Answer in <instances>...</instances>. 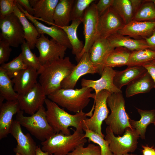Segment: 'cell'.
Returning <instances> with one entry per match:
<instances>
[{"label":"cell","instance_id":"6da1fadb","mask_svg":"<svg viewBox=\"0 0 155 155\" xmlns=\"http://www.w3.org/2000/svg\"><path fill=\"white\" fill-rule=\"evenodd\" d=\"M46 116L47 121L55 133H61L65 135L71 134L69 127L72 126L76 129H82V122L91 117L94 108L88 113L83 111L74 115L70 114L60 108L59 105L48 98L45 99Z\"/></svg>","mask_w":155,"mask_h":155},{"label":"cell","instance_id":"7a4b0ae2","mask_svg":"<svg viewBox=\"0 0 155 155\" xmlns=\"http://www.w3.org/2000/svg\"><path fill=\"white\" fill-rule=\"evenodd\" d=\"M75 65L67 57L42 66L38 71L39 83L46 96L61 88V82L71 73Z\"/></svg>","mask_w":155,"mask_h":155},{"label":"cell","instance_id":"3957f363","mask_svg":"<svg viewBox=\"0 0 155 155\" xmlns=\"http://www.w3.org/2000/svg\"><path fill=\"white\" fill-rule=\"evenodd\" d=\"M93 90L87 87L80 89L61 88L47 96L48 98L58 105L75 113L83 111L93 99Z\"/></svg>","mask_w":155,"mask_h":155},{"label":"cell","instance_id":"277c9868","mask_svg":"<svg viewBox=\"0 0 155 155\" xmlns=\"http://www.w3.org/2000/svg\"><path fill=\"white\" fill-rule=\"evenodd\" d=\"M84 135L82 129H76L70 135L55 133L42 142L41 149L53 155H67L79 146L87 142Z\"/></svg>","mask_w":155,"mask_h":155},{"label":"cell","instance_id":"5b68a950","mask_svg":"<svg viewBox=\"0 0 155 155\" xmlns=\"http://www.w3.org/2000/svg\"><path fill=\"white\" fill-rule=\"evenodd\" d=\"M107 103L111 113L104 121L114 134L122 135L127 128L132 127L125 111V100L122 92L111 94L107 99Z\"/></svg>","mask_w":155,"mask_h":155},{"label":"cell","instance_id":"8992f818","mask_svg":"<svg viewBox=\"0 0 155 155\" xmlns=\"http://www.w3.org/2000/svg\"><path fill=\"white\" fill-rule=\"evenodd\" d=\"M46 111L43 106L34 114L26 116L21 110L16 114V120L32 135L43 142L55 133L47 121Z\"/></svg>","mask_w":155,"mask_h":155},{"label":"cell","instance_id":"52a82bcc","mask_svg":"<svg viewBox=\"0 0 155 155\" xmlns=\"http://www.w3.org/2000/svg\"><path fill=\"white\" fill-rule=\"evenodd\" d=\"M105 140L109 142V148L113 154L124 155L133 152L137 149L139 135L133 127H127L122 136H115L111 128L107 126L106 129Z\"/></svg>","mask_w":155,"mask_h":155},{"label":"cell","instance_id":"ba28073f","mask_svg":"<svg viewBox=\"0 0 155 155\" xmlns=\"http://www.w3.org/2000/svg\"><path fill=\"white\" fill-rule=\"evenodd\" d=\"M95 95L94 112L92 116L82 122L83 129H88L96 133L103 138L105 136L102 131V125L108 116L109 111L107 107V99L111 94L108 91L103 90Z\"/></svg>","mask_w":155,"mask_h":155},{"label":"cell","instance_id":"9c48e42d","mask_svg":"<svg viewBox=\"0 0 155 155\" xmlns=\"http://www.w3.org/2000/svg\"><path fill=\"white\" fill-rule=\"evenodd\" d=\"M0 39L11 46L18 47L26 40L21 23L13 13L0 19Z\"/></svg>","mask_w":155,"mask_h":155},{"label":"cell","instance_id":"30bf717a","mask_svg":"<svg viewBox=\"0 0 155 155\" xmlns=\"http://www.w3.org/2000/svg\"><path fill=\"white\" fill-rule=\"evenodd\" d=\"M39 52L42 65L51 63L64 57L67 48L54 39H49L44 34H40L35 45Z\"/></svg>","mask_w":155,"mask_h":155},{"label":"cell","instance_id":"8fae6325","mask_svg":"<svg viewBox=\"0 0 155 155\" xmlns=\"http://www.w3.org/2000/svg\"><path fill=\"white\" fill-rule=\"evenodd\" d=\"M99 17L96 4L94 2L86 10L82 22L85 41L84 49L80 55V60L85 53L89 52L92 45L98 38Z\"/></svg>","mask_w":155,"mask_h":155},{"label":"cell","instance_id":"7c38bea8","mask_svg":"<svg viewBox=\"0 0 155 155\" xmlns=\"http://www.w3.org/2000/svg\"><path fill=\"white\" fill-rule=\"evenodd\" d=\"M46 96L42 86L38 82L27 92L18 94L17 100L20 110L31 115L43 106Z\"/></svg>","mask_w":155,"mask_h":155},{"label":"cell","instance_id":"4fadbf2b","mask_svg":"<svg viewBox=\"0 0 155 155\" xmlns=\"http://www.w3.org/2000/svg\"><path fill=\"white\" fill-rule=\"evenodd\" d=\"M125 24L112 7L99 17L98 38H107L121 30Z\"/></svg>","mask_w":155,"mask_h":155},{"label":"cell","instance_id":"5bb4252c","mask_svg":"<svg viewBox=\"0 0 155 155\" xmlns=\"http://www.w3.org/2000/svg\"><path fill=\"white\" fill-rule=\"evenodd\" d=\"M21 126L17 121L13 120L10 129V133L17 143L13 149L14 152L21 155H36L38 146L30 133H23Z\"/></svg>","mask_w":155,"mask_h":155},{"label":"cell","instance_id":"9a60e30c","mask_svg":"<svg viewBox=\"0 0 155 155\" xmlns=\"http://www.w3.org/2000/svg\"><path fill=\"white\" fill-rule=\"evenodd\" d=\"M98 73L90 58L89 52L85 53L75 65L71 73L62 82L61 88L74 89L79 79L87 74Z\"/></svg>","mask_w":155,"mask_h":155},{"label":"cell","instance_id":"2e32d148","mask_svg":"<svg viewBox=\"0 0 155 155\" xmlns=\"http://www.w3.org/2000/svg\"><path fill=\"white\" fill-rule=\"evenodd\" d=\"M116 70L113 68L105 67L101 75V78L96 80L83 78L81 80L82 87L91 88L95 91L96 94L103 90H106L111 94L122 92L121 90L114 85L113 80Z\"/></svg>","mask_w":155,"mask_h":155},{"label":"cell","instance_id":"e0dca14e","mask_svg":"<svg viewBox=\"0 0 155 155\" xmlns=\"http://www.w3.org/2000/svg\"><path fill=\"white\" fill-rule=\"evenodd\" d=\"M20 9L25 14L27 19L35 26L40 34H46L67 49H72L67 35L64 31L54 24L48 26L39 22L33 16L29 14L17 3Z\"/></svg>","mask_w":155,"mask_h":155},{"label":"cell","instance_id":"ac0fdd59","mask_svg":"<svg viewBox=\"0 0 155 155\" xmlns=\"http://www.w3.org/2000/svg\"><path fill=\"white\" fill-rule=\"evenodd\" d=\"M114 49L107 38H100L96 39L90 48L89 52L90 59L100 75L105 67L107 57Z\"/></svg>","mask_w":155,"mask_h":155},{"label":"cell","instance_id":"d6986e66","mask_svg":"<svg viewBox=\"0 0 155 155\" xmlns=\"http://www.w3.org/2000/svg\"><path fill=\"white\" fill-rule=\"evenodd\" d=\"M38 75L37 70L29 67L17 72L12 79L15 91L18 94L28 91L38 83Z\"/></svg>","mask_w":155,"mask_h":155},{"label":"cell","instance_id":"ffe728a7","mask_svg":"<svg viewBox=\"0 0 155 155\" xmlns=\"http://www.w3.org/2000/svg\"><path fill=\"white\" fill-rule=\"evenodd\" d=\"M155 28V21L132 20L117 32L136 39H145L150 36Z\"/></svg>","mask_w":155,"mask_h":155},{"label":"cell","instance_id":"44dd1931","mask_svg":"<svg viewBox=\"0 0 155 155\" xmlns=\"http://www.w3.org/2000/svg\"><path fill=\"white\" fill-rule=\"evenodd\" d=\"M34 9L33 16L49 25L54 24L53 16L59 0H29Z\"/></svg>","mask_w":155,"mask_h":155},{"label":"cell","instance_id":"7402d4cb","mask_svg":"<svg viewBox=\"0 0 155 155\" xmlns=\"http://www.w3.org/2000/svg\"><path fill=\"white\" fill-rule=\"evenodd\" d=\"M0 139L10 133L13 116L21 110L17 100L7 101L0 107Z\"/></svg>","mask_w":155,"mask_h":155},{"label":"cell","instance_id":"603a6c76","mask_svg":"<svg viewBox=\"0 0 155 155\" xmlns=\"http://www.w3.org/2000/svg\"><path fill=\"white\" fill-rule=\"evenodd\" d=\"M107 39L115 48L122 47L132 51L149 48L144 39H134L118 32L112 34Z\"/></svg>","mask_w":155,"mask_h":155},{"label":"cell","instance_id":"cb8c5ba5","mask_svg":"<svg viewBox=\"0 0 155 155\" xmlns=\"http://www.w3.org/2000/svg\"><path fill=\"white\" fill-rule=\"evenodd\" d=\"M154 81L147 71L127 85L126 97L129 98L137 94L148 92L154 88Z\"/></svg>","mask_w":155,"mask_h":155},{"label":"cell","instance_id":"d4e9b609","mask_svg":"<svg viewBox=\"0 0 155 155\" xmlns=\"http://www.w3.org/2000/svg\"><path fill=\"white\" fill-rule=\"evenodd\" d=\"M147 71L143 66L127 67L123 70L116 71L113 80L114 84L117 88L121 90L123 86L128 85Z\"/></svg>","mask_w":155,"mask_h":155},{"label":"cell","instance_id":"484cf974","mask_svg":"<svg viewBox=\"0 0 155 155\" xmlns=\"http://www.w3.org/2000/svg\"><path fill=\"white\" fill-rule=\"evenodd\" d=\"M13 13L18 18L21 23L26 42L31 50L34 49L40 35L35 26L29 21L25 14L20 9L17 5Z\"/></svg>","mask_w":155,"mask_h":155},{"label":"cell","instance_id":"4316f807","mask_svg":"<svg viewBox=\"0 0 155 155\" xmlns=\"http://www.w3.org/2000/svg\"><path fill=\"white\" fill-rule=\"evenodd\" d=\"M82 22L80 20L72 21L70 25L59 27L66 33L72 47V53L75 55L78 63L80 60V57L84 49V44L78 38L77 34L78 28Z\"/></svg>","mask_w":155,"mask_h":155},{"label":"cell","instance_id":"83f0119b","mask_svg":"<svg viewBox=\"0 0 155 155\" xmlns=\"http://www.w3.org/2000/svg\"><path fill=\"white\" fill-rule=\"evenodd\" d=\"M74 0H59L55 8L54 24L59 27L69 25L71 10Z\"/></svg>","mask_w":155,"mask_h":155},{"label":"cell","instance_id":"f1b7e54d","mask_svg":"<svg viewBox=\"0 0 155 155\" xmlns=\"http://www.w3.org/2000/svg\"><path fill=\"white\" fill-rule=\"evenodd\" d=\"M140 115L141 119L139 121H135L129 119V122L131 127L136 130L140 137L145 139V133L148 126L153 123L155 120V110H143L136 108Z\"/></svg>","mask_w":155,"mask_h":155},{"label":"cell","instance_id":"f546056e","mask_svg":"<svg viewBox=\"0 0 155 155\" xmlns=\"http://www.w3.org/2000/svg\"><path fill=\"white\" fill-rule=\"evenodd\" d=\"M131 52L123 47L115 48L107 57L105 67L113 68L127 65Z\"/></svg>","mask_w":155,"mask_h":155},{"label":"cell","instance_id":"4dcf8cb0","mask_svg":"<svg viewBox=\"0 0 155 155\" xmlns=\"http://www.w3.org/2000/svg\"><path fill=\"white\" fill-rule=\"evenodd\" d=\"M18 96L14 89L12 80L0 67V96L10 101L17 100Z\"/></svg>","mask_w":155,"mask_h":155},{"label":"cell","instance_id":"1f68e13d","mask_svg":"<svg viewBox=\"0 0 155 155\" xmlns=\"http://www.w3.org/2000/svg\"><path fill=\"white\" fill-rule=\"evenodd\" d=\"M155 60V51L149 48L131 52L127 67L142 66Z\"/></svg>","mask_w":155,"mask_h":155},{"label":"cell","instance_id":"d6a6232c","mask_svg":"<svg viewBox=\"0 0 155 155\" xmlns=\"http://www.w3.org/2000/svg\"><path fill=\"white\" fill-rule=\"evenodd\" d=\"M111 7L125 25L133 20L134 13L130 0H114Z\"/></svg>","mask_w":155,"mask_h":155},{"label":"cell","instance_id":"836d02e7","mask_svg":"<svg viewBox=\"0 0 155 155\" xmlns=\"http://www.w3.org/2000/svg\"><path fill=\"white\" fill-rule=\"evenodd\" d=\"M132 20L155 21V5L151 0H143Z\"/></svg>","mask_w":155,"mask_h":155},{"label":"cell","instance_id":"e575fe53","mask_svg":"<svg viewBox=\"0 0 155 155\" xmlns=\"http://www.w3.org/2000/svg\"><path fill=\"white\" fill-rule=\"evenodd\" d=\"M21 53L24 63L28 66L38 71L42 67L39 58L31 51V49L25 40L21 44Z\"/></svg>","mask_w":155,"mask_h":155},{"label":"cell","instance_id":"d590c367","mask_svg":"<svg viewBox=\"0 0 155 155\" xmlns=\"http://www.w3.org/2000/svg\"><path fill=\"white\" fill-rule=\"evenodd\" d=\"M85 131L84 138H88V142H92L98 145L100 148L101 155H113L111 151L108 140L104 139V138L98 134L88 129H84Z\"/></svg>","mask_w":155,"mask_h":155},{"label":"cell","instance_id":"8d00e7d4","mask_svg":"<svg viewBox=\"0 0 155 155\" xmlns=\"http://www.w3.org/2000/svg\"><path fill=\"white\" fill-rule=\"evenodd\" d=\"M94 0H74L70 16L71 21L80 20L82 22L86 10Z\"/></svg>","mask_w":155,"mask_h":155},{"label":"cell","instance_id":"74e56055","mask_svg":"<svg viewBox=\"0 0 155 155\" xmlns=\"http://www.w3.org/2000/svg\"><path fill=\"white\" fill-rule=\"evenodd\" d=\"M0 67L11 79L13 78L17 72L28 67L24 63L21 53L9 62L1 65Z\"/></svg>","mask_w":155,"mask_h":155},{"label":"cell","instance_id":"f35d334b","mask_svg":"<svg viewBox=\"0 0 155 155\" xmlns=\"http://www.w3.org/2000/svg\"><path fill=\"white\" fill-rule=\"evenodd\" d=\"M82 144L77 147L67 155H101V151L99 146L94 144H89L87 146L84 147Z\"/></svg>","mask_w":155,"mask_h":155},{"label":"cell","instance_id":"ab89813d","mask_svg":"<svg viewBox=\"0 0 155 155\" xmlns=\"http://www.w3.org/2000/svg\"><path fill=\"white\" fill-rule=\"evenodd\" d=\"M16 5V0H0V19L13 13Z\"/></svg>","mask_w":155,"mask_h":155},{"label":"cell","instance_id":"60d3db41","mask_svg":"<svg viewBox=\"0 0 155 155\" xmlns=\"http://www.w3.org/2000/svg\"><path fill=\"white\" fill-rule=\"evenodd\" d=\"M7 42L0 39V64L7 61L9 58L12 49Z\"/></svg>","mask_w":155,"mask_h":155},{"label":"cell","instance_id":"b9f144b4","mask_svg":"<svg viewBox=\"0 0 155 155\" xmlns=\"http://www.w3.org/2000/svg\"><path fill=\"white\" fill-rule=\"evenodd\" d=\"M114 0H100L96 4L99 16H101L108 9L111 7Z\"/></svg>","mask_w":155,"mask_h":155},{"label":"cell","instance_id":"7bdbcfd3","mask_svg":"<svg viewBox=\"0 0 155 155\" xmlns=\"http://www.w3.org/2000/svg\"><path fill=\"white\" fill-rule=\"evenodd\" d=\"M16 2L22 6L29 14L33 16L34 9L31 6L29 0H16Z\"/></svg>","mask_w":155,"mask_h":155},{"label":"cell","instance_id":"ee69618b","mask_svg":"<svg viewBox=\"0 0 155 155\" xmlns=\"http://www.w3.org/2000/svg\"><path fill=\"white\" fill-rule=\"evenodd\" d=\"M150 75L154 83L155 88V63L152 61L147 63L143 65Z\"/></svg>","mask_w":155,"mask_h":155},{"label":"cell","instance_id":"f6af8a7d","mask_svg":"<svg viewBox=\"0 0 155 155\" xmlns=\"http://www.w3.org/2000/svg\"><path fill=\"white\" fill-rule=\"evenodd\" d=\"M144 39L149 46V49L155 51V28L152 34Z\"/></svg>","mask_w":155,"mask_h":155},{"label":"cell","instance_id":"bcb514c9","mask_svg":"<svg viewBox=\"0 0 155 155\" xmlns=\"http://www.w3.org/2000/svg\"><path fill=\"white\" fill-rule=\"evenodd\" d=\"M142 147L143 155H155V148L153 147L143 145Z\"/></svg>","mask_w":155,"mask_h":155},{"label":"cell","instance_id":"7dc6e473","mask_svg":"<svg viewBox=\"0 0 155 155\" xmlns=\"http://www.w3.org/2000/svg\"><path fill=\"white\" fill-rule=\"evenodd\" d=\"M130 1L131 3L134 15L135 12L142 4L143 0H130Z\"/></svg>","mask_w":155,"mask_h":155},{"label":"cell","instance_id":"c3c4849f","mask_svg":"<svg viewBox=\"0 0 155 155\" xmlns=\"http://www.w3.org/2000/svg\"><path fill=\"white\" fill-rule=\"evenodd\" d=\"M36 155H53L49 154L48 152L43 151L39 146H37L36 151Z\"/></svg>","mask_w":155,"mask_h":155},{"label":"cell","instance_id":"681fc988","mask_svg":"<svg viewBox=\"0 0 155 155\" xmlns=\"http://www.w3.org/2000/svg\"><path fill=\"white\" fill-rule=\"evenodd\" d=\"M124 155H135V154H129L128 153H127V154H125Z\"/></svg>","mask_w":155,"mask_h":155},{"label":"cell","instance_id":"f907efd6","mask_svg":"<svg viewBox=\"0 0 155 155\" xmlns=\"http://www.w3.org/2000/svg\"><path fill=\"white\" fill-rule=\"evenodd\" d=\"M151 1L155 5V0H151Z\"/></svg>","mask_w":155,"mask_h":155},{"label":"cell","instance_id":"816d5d0a","mask_svg":"<svg viewBox=\"0 0 155 155\" xmlns=\"http://www.w3.org/2000/svg\"><path fill=\"white\" fill-rule=\"evenodd\" d=\"M15 155H21L18 153H16Z\"/></svg>","mask_w":155,"mask_h":155},{"label":"cell","instance_id":"f5cc1de1","mask_svg":"<svg viewBox=\"0 0 155 155\" xmlns=\"http://www.w3.org/2000/svg\"><path fill=\"white\" fill-rule=\"evenodd\" d=\"M153 124L155 126V120L154 121V122H153Z\"/></svg>","mask_w":155,"mask_h":155},{"label":"cell","instance_id":"db71d44e","mask_svg":"<svg viewBox=\"0 0 155 155\" xmlns=\"http://www.w3.org/2000/svg\"><path fill=\"white\" fill-rule=\"evenodd\" d=\"M152 62L155 63V60L153 61H152Z\"/></svg>","mask_w":155,"mask_h":155},{"label":"cell","instance_id":"11a10c76","mask_svg":"<svg viewBox=\"0 0 155 155\" xmlns=\"http://www.w3.org/2000/svg\"><path fill=\"white\" fill-rule=\"evenodd\" d=\"M113 155H115V154H113Z\"/></svg>","mask_w":155,"mask_h":155}]
</instances>
